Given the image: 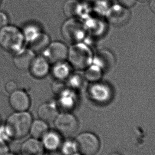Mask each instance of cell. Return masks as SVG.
Masks as SVG:
<instances>
[{
	"instance_id": "cell-1",
	"label": "cell",
	"mask_w": 155,
	"mask_h": 155,
	"mask_svg": "<svg viewBox=\"0 0 155 155\" xmlns=\"http://www.w3.org/2000/svg\"><path fill=\"white\" fill-rule=\"evenodd\" d=\"M32 121V115L28 110L15 112L10 114L5 126L11 140H20L27 136Z\"/></svg>"
},
{
	"instance_id": "cell-2",
	"label": "cell",
	"mask_w": 155,
	"mask_h": 155,
	"mask_svg": "<svg viewBox=\"0 0 155 155\" xmlns=\"http://www.w3.org/2000/svg\"><path fill=\"white\" fill-rule=\"evenodd\" d=\"M25 40L21 29L12 25L0 29V47L5 51L15 54L24 48Z\"/></svg>"
},
{
	"instance_id": "cell-3",
	"label": "cell",
	"mask_w": 155,
	"mask_h": 155,
	"mask_svg": "<svg viewBox=\"0 0 155 155\" xmlns=\"http://www.w3.org/2000/svg\"><path fill=\"white\" fill-rule=\"evenodd\" d=\"M93 54L90 48L84 44H73L69 48L67 61L73 69L84 70L91 64Z\"/></svg>"
},
{
	"instance_id": "cell-4",
	"label": "cell",
	"mask_w": 155,
	"mask_h": 155,
	"mask_svg": "<svg viewBox=\"0 0 155 155\" xmlns=\"http://www.w3.org/2000/svg\"><path fill=\"white\" fill-rule=\"evenodd\" d=\"M53 122L56 130L62 136L68 137L75 134L79 126L77 117L71 112L59 113Z\"/></svg>"
},
{
	"instance_id": "cell-5",
	"label": "cell",
	"mask_w": 155,
	"mask_h": 155,
	"mask_svg": "<svg viewBox=\"0 0 155 155\" xmlns=\"http://www.w3.org/2000/svg\"><path fill=\"white\" fill-rule=\"evenodd\" d=\"M63 37L71 44L80 43L84 37L82 24L76 17L70 18L63 23L61 27Z\"/></svg>"
},
{
	"instance_id": "cell-6",
	"label": "cell",
	"mask_w": 155,
	"mask_h": 155,
	"mask_svg": "<svg viewBox=\"0 0 155 155\" xmlns=\"http://www.w3.org/2000/svg\"><path fill=\"white\" fill-rule=\"evenodd\" d=\"M78 152L82 155H95L99 151L101 142L96 134L91 132L79 134L75 139Z\"/></svg>"
},
{
	"instance_id": "cell-7",
	"label": "cell",
	"mask_w": 155,
	"mask_h": 155,
	"mask_svg": "<svg viewBox=\"0 0 155 155\" xmlns=\"http://www.w3.org/2000/svg\"><path fill=\"white\" fill-rule=\"evenodd\" d=\"M69 48L60 41H51L49 45L42 53L51 64L67 60Z\"/></svg>"
},
{
	"instance_id": "cell-8",
	"label": "cell",
	"mask_w": 155,
	"mask_h": 155,
	"mask_svg": "<svg viewBox=\"0 0 155 155\" xmlns=\"http://www.w3.org/2000/svg\"><path fill=\"white\" fill-rule=\"evenodd\" d=\"M9 103L15 112H22L28 110L30 107L31 100L25 91L18 88L10 94Z\"/></svg>"
},
{
	"instance_id": "cell-9",
	"label": "cell",
	"mask_w": 155,
	"mask_h": 155,
	"mask_svg": "<svg viewBox=\"0 0 155 155\" xmlns=\"http://www.w3.org/2000/svg\"><path fill=\"white\" fill-rule=\"evenodd\" d=\"M51 64L43 55H36L28 69L30 74L36 79H43L50 73Z\"/></svg>"
},
{
	"instance_id": "cell-10",
	"label": "cell",
	"mask_w": 155,
	"mask_h": 155,
	"mask_svg": "<svg viewBox=\"0 0 155 155\" xmlns=\"http://www.w3.org/2000/svg\"><path fill=\"white\" fill-rule=\"evenodd\" d=\"M56 103L59 110L62 112H71L77 105V95L75 91L69 87L58 96Z\"/></svg>"
},
{
	"instance_id": "cell-11",
	"label": "cell",
	"mask_w": 155,
	"mask_h": 155,
	"mask_svg": "<svg viewBox=\"0 0 155 155\" xmlns=\"http://www.w3.org/2000/svg\"><path fill=\"white\" fill-rule=\"evenodd\" d=\"M89 95L93 101L97 103H106L112 98V92L105 84H95L89 89Z\"/></svg>"
},
{
	"instance_id": "cell-12",
	"label": "cell",
	"mask_w": 155,
	"mask_h": 155,
	"mask_svg": "<svg viewBox=\"0 0 155 155\" xmlns=\"http://www.w3.org/2000/svg\"><path fill=\"white\" fill-rule=\"evenodd\" d=\"M13 64L20 71H28L33 59L36 55L30 48H23L13 54Z\"/></svg>"
},
{
	"instance_id": "cell-13",
	"label": "cell",
	"mask_w": 155,
	"mask_h": 155,
	"mask_svg": "<svg viewBox=\"0 0 155 155\" xmlns=\"http://www.w3.org/2000/svg\"><path fill=\"white\" fill-rule=\"evenodd\" d=\"M59 114V109L56 101H46L40 105L37 110L39 119L47 123L53 122Z\"/></svg>"
},
{
	"instance_id": "cell-14",
	"label": "cell",
	"mask_w": 155,
	"mask_h": 155,
	"mask_svg": "<svg viewBox=\"0 0 155 155\" xmlns=\"http://www.w3.org/2000/svg\"><path fill=\"white\" fill-rule=\"evenodd\" d=\"M62 135L57 130H49L41 141L44 150L52 152L58 150L63 142Z\"/></svg>"
},
{
	"instance_id": "cell-15",
	"label": "cell",
	"mask_w": 155,
	"mask_h": 155,
	"mask_svg": "<svg viewBox=\"0 0 155 155\" xmlns=\"http://www.w3.org/2000/svg\"><path fill=\"white\" fill-rule=\"evenodd\" d=\"M52 65L50 72L55 80L65 81L72 73L73 68L67 60L55 63Z\"/></svg>"
},
{
	"instance_id": "cell-16",
	"label": "cell",
	"mask_w": 155,
	"mask_h": 155,
	"mask_svg": "<svg viewBox=\"0 0 155 155\" xmlns=\"http://www.w3.org/2000/svg\"><path fill=\"white\" fill-rule=\"evenodd\" d=\"M20 151L21 155H40L44 149L41 140L31 137L22 143Z\"/></svg>"
},
{
	"instance_id": "cell-17",
	"label": "cell",
	"mask_w": 155,
	"mask_h": 155,
	"mask_svg": "<svg viewBox=\"0 0 155 155\" xmlns=\"http://www.w3.org/2000/svg\"><path fill=\"white\" fill-rule=\"evenodd\" d=\"M124 8V7L117 6L113 7L108 13L109 21L112 24L119 26L127 21L129 17V12Z\"/></svg>"
},
{
	"instance_id": "cell-18",
	"label": "cell",
	"mask_w": 155,
	"mask_h": 155,
	"mask_svg": "<svg viewBox=\"0 0 155 155\" xmlns=\"http://www.w3.org/2000/svg\"><path fill=\"white\" fill-rule=\"evenodd\" d=\"M51 41L48 35L42 32L34 40L28 43L29 48L36 55H41L48 48Z\"/></svg>"
},
{
	"instance_id": "cell-19",
	"label": "cell",
	"mask_w": 155,
	"mask_h": 155,
	"mask_svg": "<svg viewBox=\"0 0 155 155\" xmlns=\"http://www.w3.org/2000/svg\"><path fill=\"white\" fill-rule=\"evenodd\" d=\"M49 130L48 123L45 121L40 119L33 120L29 134L31 137L41 140Z\"/></svg>"
},
{
	"instance_id": "cell-20",
	"label": "cell",
	"mask_w": 155,
	"mask_h": 155,
	"mask_svg": "<svg viewBox=\"0 0 155 155\" xmlns=\"http://www.w3.org/2000/svg\"><path fill=\"white\" fill-rule=\"evenodd\" d=\"M22 32L26 42L29 43L43 32L39 26L34 23L26 24L22 28Z\"/></svg>"
},
{
	"instance_id": "cell-21",
	"label": "cell",
	"mask_w": 155,
	"mask_h": 155,
	"mask_svg": "<svg viewBox=\"0 0 155 155\" xmlns=\"http://www.w3.org/2000/svg\"><path fill=\"white\" fill-rule=\"evenodd\" d=\"M59 150L63 155H71L78 153V148L76 141L68 137L66 140H63Z\"/></svg>"
},
{
	"instance_id": "cell-22",
	"label": "cell",
	"mask_w": 155,
	"mask_h": 155,
	"mask_svg": "<svg viewBox=\"0 0 155 155\" xmlns=\"http://www.w3.org/2000/svg\"><path fill=\"white\" fill-rule=\"evenodd\" d=\"M80 5L77 0H67L63 5V10L68 18L76 17L79 13Z\"/></svg>"
},
{
	"instance_id": "cell-23",
	"label": "cell",
	"mask_w": 155,
	"mask_h": 155,
	"mask_svg": "<svg viewBox=\"0 0 155 155\" xmlns=\"http://www.w3.org/2000/svg\"><path fill=\"white\" fill-rule=\"evenodd\" d=\"M84 76L85 79L89 82H97L101 78V71L97 66H89L85 69Z\"/></svg>"
},
{
	"instance_id": "cell-24",
	"label": "cell",
	"mask_w": 155,
	"mask_h": 155,
	"mask_svg": "<svg viewBox=\"0 0 155 155\" xmlns=\"http://www.w3.org/2000/svg\"><path fill=\"white\" fill-rule=\"evenodd\" d=\"M67 86L69 88L72 89L73 90H76L80 88V87L82 84V81H81V78L80 76L76 74H71L67 79Z\"/></svg>"
},
{
	"instance_id": "cell-25",
	"label": "cell",
	"mask_w": 155,
	"mask_h": 155,
	"mask_svg": "<svg viewBox=\"0 0 155 155\" xmlns=\"http://www.w3.org/2000/svg\"><path fill=\"white\" fill-rule=\"evenodd\" d=\"M67 88H68V87L65 81L55 80L52 85V91L57 96Z\"/></svg>"
},
{
	"instance_id": "cell-26",
	"label": "cell",
	"mask_w": 155,
	"mask_h": 155,
	"mask_svg": "<svg viewBox=\"0 0 155 155\" xmlns=\"http://www.w3.org/2000/svg\"><path fill=\"white\" fill-rule=\"evenodd\" d=\"M18 88H19L17 82L14 80H9L5 84V89L9 94L13 93V91L17 90Z\"/></svg>"
},
{
	"instance_id": "cell-27",
	"label": "cell",
	"mask_w": 155,
	"mask_h": 155,
	"mask_svg": "<svg viewBox=\"0 0 155 155\" xmlns=\"http://www.w3.org/2000/svg\"><path fill=\"white\" fill-rule=\"evenodd\" d=\"M0 140L7 142L11 140L5 125H0Z\"/></svg>"
},
{
	"instance_id": "cell-28",
	"label": "cell",
	"mask_w": 155,
	"mask_h": 155,
	"mask_svg": "<svg viewBox=\"0 0 155 155\" xmlns=\"http://www.w3.org/2000/svg\"><path fill=\"white\" fill-rule=\"evenodd\" d=\"M9 24V17L3 11H0V29Z\"/></svg>"
},
{
	"instance_id": "cell-29",
	"label": "cell",
	"mask_w": 155,
	"mask_h": 155,
	"mask_svg": "<svg viewBox=\"0 0 155 155\" xmlns=\"http://www.w3.org/2000/svg\"><path fill=\"white\" fill-rule=\"evenodd\" d=\"M120 4L125 8H129L134 6L136 3V0H118Z\"/></svg>"
},
{
	"instance_id": "cell-30",
	"label": "cell",
	"mask_w": 155,
	"mask_h": 155,
	"mask_svg": "<svg viewBox=\"0 0 155 155\" xmlns=\"http://www.w3.org/2000/svg\"><path fill=\"white\" fill-rule=\"evenodd\" d=\"M9 151L7 142L0 140V155H5Z\"/></svg>"
},
{
	"instance_id": "cell-31",
	"label": "cell",
	"mask_w": 155,
	"mask_h": 155,
	"mask_svg": "<svg viewBox=\"0 0 155 155\" xmlns=\"http://www.w3.org/2000/svg\"><path fill=\"white\" fill-rule=\"evenodd\" d=\"M150 8L151 10L155 13V0H151L150 2Z\"/></svg>"
},
{
	"instance_id": "cell-32",
	"label": "cell",
	"mask_w": 155,
	"mask_h": 155,
	"mask_svg": "<svg viewBox=\"0 0 155 155\" xmlns=\"http://www.w3.org/2000/svg\"><path fill=\"white\" fill-rule=\"evenodd\" d=\"M5 155H16L15 153H10V152H8V153H7L6 154H5Z\"/></svg>"
},
{
	"instance_id": "cell-33",
	"label": "cell",
	"mask_w": 155,
	"mask_h": 155,
	"mask_svg": "<svg viewBox=\"0 0 155 155\" xmlns=\"http://www.w3.org/2000/svg\"><path fill=\"white\" fill-rule=\"evenodd\" d=\"M139 1L140 2H147V1H149V0H139Z\"/></svg>"
},
{
	"instance_id": "cell-34",
	"label": "cell",
	"mask_w": 155,
	"mask_h": 155,
	"mask_svg": "<svg viewBox=\"0 0 155 155\" xmlns=\"http://www.w3.org/2000/svg\"><path fill=\"white\" fill-rule=\"evenodd\" d=\"M82 155L80 153H79V152H78V153H73L72 155Z\"/></svg>"
},
{
	"instance_id": "cell-35",
	"label": "cell",
	"mask_w": 155,
	"mask_h": 155,
	"mask_svg": "<svg viewBox=\"0 0 155 155\" xmlns=\"http://www.w3.org/2000/svg\"><path fill=\"white\" fill-rule=\"evenodd\" d=\"M110 155H121L120 154H119V153H112L111 154H110Z\"/></svg>"
},
{
	"instance_id": "cell-36",
	"label": "cell",
	"mask_w": 155,
	"mask_h": 155,
	"mask_svg": "<svg viewBox=\"0 0 155 155\" xmlns=\"http://www.w3.org/2000/svg\"><path fill=\"white\" fill-rule=\"evenodd\" d=\"M2 0H0V5H1V3H2Z\"/></svg>"
},
{
	"instance_id": "cell-37",
	"label": "cell",
	"mask_w": 155,
	"mask_h": 155,
	"mask_svg": "<svg viewBox=\"0 0 155 155\" xmlns=\"http://www.w3.org/2000/svg\"><path fill=\"white\" fill-rule=\"evenodd\" d=\"M1 117H0V125H1Z\"/></svg>"
},
{
	"instance_id": "cell-38",
	"label": "cell",
	"mask_w": 155,
	"mask_h": 155,
	"mask_svg": "<svg viewBox=\"0 0 155 155\" xmlns=\"http://www.w3.org/2000/svg\"><path fill=\"white\" fill-rule=\"evenodd\" d=\"M46 155V154H44V153H42V154H41V155Z\"/></svg>"
}]
</instances>
